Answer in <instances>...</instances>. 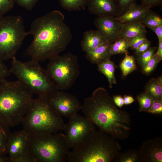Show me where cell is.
<instances>
[{"label": "cell", "instance_id": "8d00e7d4", "mask_svg": "<svg viewBox=\"0 0 162 162\" xmlns=\"http://www.w3.org/2000/svg\"><path fill=\"white\" fill-rule=\"evenodd\" d=\"M141 4L143 6L151 9L155 6L162 4V0H140Z\"/></svg>", "mask_w": 162, "mask_h": 162}, {"label": "cell", "instance_id": "83f0119b", "mask_svg": "<svg viewBox=\"0 0 162 162\" xmlns=\"http://www.w3.org/2000/svg\"><path fill=\"white\" fill-rule=\"evenodd\" d=\"M139 104L140 112H147L151 107L154 98L147 92H142L136 97Z\"/></svg>", "mask_w": 162, "mask_h": 162}, {"label": "cell", "instance_id": "f1b7e54d", "mask_svg": "<svg viewBox=\"0 0 162 162\" xmlns=\"http://www.w3.org/2000/svg\"><path fill=\"white\" fill-rule=\"evenodd\" d=\"M162 58L155 53L152 57L142 67V72L146 75H149L156 67Z\"/></svg>", "mask_w": 162, "mask_h": 162}, {"label": "cell", "instance_id": "603a6c76", "mask_svg": "<svg viewBox=\"0 0 162 162\" xmlns=\"http://www.w3.org/2000/svg\"><path fill=\"white\" fill-rule=\"evenodd\" d=\"M61 6L70 11L84 9L87 5L88 0H58Z\"/></svg>", "mask_w": 162, "mask_h": 162}, {"label": "cell", "instance_id": "52a82bcc", "mask_svg": "<svg viewBox=\"0 0 162 162\" xmlns=\"http://www.w3.org/2000/svg\"><path fill=\"white\" fill-rule=\"evenodd\" d=\"M70 147L64 134L31 136L29 151L36 162H65Z\"/></svg>", "mask_w": 162, "mask_h": 162}, {"label": "cell", "instance_id": "d6986e66", "mask_svg": "<svg viewBox=\"0 0 162 162\" xmlns=\"http://www.w3.org/2000/svg\"><path fill=\"white\" fill-rule=\"evenodd\" d=\"M111 44L106 42L93 50L86 52V58L92 64H97L110 59L112 55L110 51Z\"/></svg>", "mask_w": 162, "mask_h": 162}, {"label": "cell", "instance_id": "8992f818", "mask_svg": "<svg viewBox=\"0 0 162 162\" xmlns=\"http://www.w3.org/2000/svg\"><path fill=\"white\" fill-rule=\"evenodd\" d=\"M9 70L10 74L33 94L49 97L58 90L38 62L32 59L22 62L15 57L12 59Z\"/></svg>", "mask_w": 162, "mask_h": 162}, {"label": "cell", "instance_id": "e0dca14e", "mask_svg": "<svg viewBox=\"0 0 162 162\" xmlns=\"http://www.w3.org/2000/svg\"><path fill=\"white\" fill-rule=\"evenodd\" d=\"M146 33V26L139 20L125 23L122 24L118 38L130 40L137 36L145 35Z\"/></svg>", "mask_w": 162, "mask_h": 162}, {"label": "cell", "instance_id": "d4e9b609", "mask_svg": "<svg viewBox=\"0 0 162 162\" xmlns=\"http://www.w3.org/2000/svg\"><path fill=\"white\" fill-rule=\"evenodd\" d=\"M130 42L124 38H119L111 44L110 51L112 55L118 54L128 53Z\"/></svg>", "mask_w": 162, "mask_h": 162}, {"label": "cell", "instance_id": "f546056e", "mask_svg": "<svg viewBox=\"0 0 162 162\" xmlns=\"http://www.w3.org/2000/svg\"><path fill=\"white\" fill-rule=\"evenodd\" d=\"M157 47H150L145 52L137 55V60L142 67L144 66L152 57Z\"/></svg>", "mask_w": 162, "mask_h": 162}, {"label": "cell", "instance_id": "484cf974", "mask_svg": "<svg viewBox=\"0 0 162 162\" xmlns=\"http://www.w3.org/2000/svg\"><path fill=\"white\" fill-rule=\"evenodd\" d=\"M10 128L0 123V154H7L8 142L11 134Z\"/></svg>", "mask_w": 162, "mask_h": 162}, {"label": "cell", "instance_id": "b9f144b4", "mask_svg": "<svg viewBox=\"0 0 162 162\" xmlns=\"http://www.w3.org/2000/svg\"><path fill=\"white\" fill-rule=\"evenodd\" d=\"M155 53L162 58V40L158 41V46Z\"/></svg>", "mask_w": 162, "mask_h": 162}, {"label": "cell", "instance_id": "ee69618b", "mask_svg": "<svg viewBox=\"0 0 162 162\" xmlns=\"http://www.w3.org/2000/svg\"><path fill=\"white\" fill-rule=\"evenodd\" d=\"M156 79L160 83L162 84V78L161 76L158 77Z\"/></svg>", "mask_w": 162, "mask_h": 162}, {"label": "cell", "instance_id": "ac0fdd59", "mask_svg": "<svg viewBox=\"0 0 162 162\" xmlns=\"http://www.w3.org/2000/svg\"><path fill=\"white\" fill-rule=\"evenodd\" d=\"M149 9L140 4L132 5L123 14L115 17L122 24L140 21Z\"/></svg>", "mask_w": 162, "mask_h": 162}, {"label": "cell", "instance_id": "4fadbf2b", "mask_svg": "<svg viewBox=\"0 0 162 162\" xmlns=\"http://www.w3.org/2000/svg\"><path fill=\"white\" fill-rule=\"evenodd\" d=\"M97 31L111 44L119 38L122 24L111 16H97L94 21Z\"/></svg>", "mask_w": 162, "mask_h": 162}, {"label": "cell", "instance_id": "cb8c5ba5", "mask_svg": "<svg viewBox=\"0 0 162 162\" xmlns=\"http://www.w3.org/2000/svg\"><path fill=\"white\" fill-rule=\"evenodd\" d=\"M115 162H141L138 150L132 149L120 152L117 156Z\"/></svg>", "mask_w": 162, "mask_h": 162}, {"label": "cell", "instance_id": "836d02e7", "mask_svg": "<svg viewBox=\"0 0 162 162\" xmlns=\"http://www.w3.org/2000/svg\"><path fill=\"white\" fill-rule=\"evenodd\" d=\"M147 112L154 114L162 113V100L154 99L152 104Z\"/></svg>", "mask_w": 162, "mask_h": 162}, {"label": "cell", "instance_id": "74e56055", "mask_svg": "<svg viewBox=\"0 0 162 162\" xmlns=\"http://www.w3.org/2000/svg\"><path fill=\"white\" fill-rule=\"evenodd\" d=\"M151 43V42L148 40L144 42L135 50V54L137 56L145 52L150 47Z\"/></svg>", "mask_w": 162, "mask_h": 162}, {"label": "cell", "instance_id": "2e32d148", "mask_svg": "<svg viewBox=\"0 0 162 162\" xmlns=\"http://www.w3.org/2000/svg\"><path fill=\"white\" fill-rule=\"evenodd\" d=\"M106 42L105 39L97 30H90L84 33L81 46L82 51L87 52Z\"/></svg>", "mask_w": 162, "mask_h": 162}, {"label": "cell", "instance_id": "9a60e30c", "mask_svg": "<svg viewBox=\"0 0 162 162\" xmlns=\"http://www.w3.org/2000/svg\"><path fill=\"white\" fill-rule=\"evenodd\" d=\"M88 9L97 16H118L116 0H88Z\"/></svg>", "mask_w": 162, "mask_h": 162}, {"label": "cell", "instance_id": "ab89813d", "mask_svg": "<svg viewBox=\"0 0 162 162\" xmlns=\"http://www.w3.org/2000/svg\"><path fill=\"white\" fill-rule=\"evenodd\" d=\"M112 98L117 106L121 108L124 104L123 97L121 95L114 96Z\"/></svg>", "mask_w": 162, "mask_h": 162}, {"label": "cell", "instance_id": "7bdbcfd3", "mask_svg": "<svg viewBox=\"0 0 162 162\" xmlns=\"http://www.w3.org/2000/svg\"><path fill=\"white\" fill-rule=\"evenodd\" d=\"M0 162H8V157L6 155L0 154Z\"/></svg>", "mask_w": 162, "mask_h": 162}, {"label": "cell", "instance_id": "6da1fadb", "mask_svg": "<svg viewBox=\"0 0 162 162\" xmlns=\"http://www.w3.org/2000/svg\"><path fill=\"white\" fill-rule=\"evenodd\" d=\"M60 11L54 10L34 20L28 34L33 40L27 49L31 59L39 62L50 59L64 51L72 39V34Z\"/></svg>", "mask_w": 162, "mask_h": 162}, {"label": "cell", "instance_id": "44dd1931", "mask_svg": "<svg viewBox=\"0 0 162 162\" xmlns=\"http://www.w3.org/2000/svg\"><path fill=\"white\" fill-rule=\"evenodd\" d=\"M145 89L154 99L162 100V84L156 79H150L146 84Z\"/></svg>", "mask_w": 162, "mask_h": 162}, {"label": "cell", "instance_id": "1f68e13d", "mask_svg": "<svg viewBox=\"0 0 162 162\" xmlns=\"http://www.w3.org/2000/svg\"><path fill=\"white\" fill-rule=\"evenodd\" d=\"M16 2V0H0V16L11 10Z\"/></svg>", "mask_w": 162, "mask_h": 162}, {"label": "cell", "instance_id": "7a4b0ae2", "mask_svg": "<svg viewBox=\"0 0 162 162\" xmlns=\"http://www.w3.org/2000/svg\"><path fill=\"white\" fill-rule=\"evenodd\" d=\"M85 116L100 130L116 139L125 140L131 131V119L126 111L118 109L108 91L103 87L95 89L85 98L82 105Z\"/></svg>", "mask_w": 162, "mask_h": 162}, {"label": "cell", "instance_id": "ba28073f", "mask_svg": "<svg viewBox=\"0 0 162 162\" xmlns=\"http://www.w3.org/2000/svg\"><path fill=\"white\" fill-rule=\"evenodd\" d=\"M28 35L21 16H0V60L3 61L15 57Z\"/></svg>", "mask_w": 162, "mask_h": 162}, {"label": "cell", "instance_id": "5bb4252c", "mask_svg": "<svg viewBox=\"0 0 162 162\" xmlns=\"http://www.w3.org/2000/svg\"><path fill=\"white\" fill-rule=\"evenodd\" d=\"M138 151L141 162H162V137H157L143 142Z\"/></svg>", "mask_w": 162, "mask_h": 162}, {"label": "cell", "instance_id": "e575fe53", "mask_svg": "<svg viewBox=\"0 0 162 162\" xmlns=\"http://www.w3.org/2000/svg\"><path fill=\"white\" fill-rule=\"evenodd\" d=\"M38 1V0H16L18 4L29 10L33 8Z\"/></svg>", "mask_w": 162, "mask_h": 162}, {"label": "cell", "instance_id": "8fae6325", "mask_svg": "<svg viewBox=\"0 0 162 162\" xmlns=\"http://www.w3.org/2000/svg\"><path fill=\"white\" fill-rule=\"evenodd\" d=\"M30 138L23 129L11 133L7 146L8 162H35L29 151Z\"/></svg>", "mask_w": 162, "mask_h": 162}, {"label": "cell", "instance_id": "60d3db41", "mask_svg": "<svg viewBox=\"0 0 162 162\" xmlns=\"http://www.w3.org/2000/svg\"><path fill=\"white\" fill-rule=\"evenodd\" d=\"M123 98L124 104L126 105L130 104L136 100L131 96L124 95Z\"/></svg>", "mask_w": 162, "mask_h": 162}, {"label": "cell", "instance_id": "9c48e42d", "mask_svg": "<svg viewBox=\"0 0 162 162\" xmlns=\"http://www.w3.org/2000/svg\"><path fill=\"white\" fill-rule=\"evenodd\" d=\"M50 60L46 70L58 90L63 91L70 87L80 73L77 57L68 52Z\"/></svg>", "mask_w": 162, "mask_h": 162}, {"label": "cell", "instance_id": "f35d334b", "mask_svg": "<svg viewBox=\"0 0 162 162\" xmlns=\"http://www.w3.org/2000/svg\"><path fill=\"white\" fill-rule=\"evenodd\" d=\"M157 35L158 41L162 40V25L157 26L149 28Z\"/></svg>", "mask_w": 162, "mask_h": 162}, {"label": "cell", "instance_id": "ffe728a7", "mask_svg": "<svg viewBox=\"0 0 162 162\" xmlns=\"http://www.w3.org/2000/svg\"><path fill=\"white\" fill-rule=\"evenodd\" d=\"M97 65L98 70L106 76L109 83V87L112 88L113 85L116 84V82L115 75V64L109 59Z\"/></svg>", "mask_w": 162, "mask_h": 162}, {"label": "cell", "instance_id": "30bf717a", "mask_svg": "<svg viewBox=\"0 0 162 162\" xmlns=\"http://www.w3.org/2000/svg\"><path fill=\"white\" fill-rule=\"evenodd\" d=\"M64 130L70 148L76 149L81 146L96 130V127L86 117L77 113L69 118Z\"/></svg>", "mask_w": 162, "mask_h": 162}, {"label": "cell", "instance_id": "277c9868", "mask_svg": "<svg viewBox=\"0 0 162 162\" xmlns=\"http://www.w3.org/2000/svg\"><path fill=\"white\" fill-rule=\"evenodd\" d=\"M30 136L54 134L64 130L65 124L51 106L47 96L34 98L21 122Z\"/></svg>", "mask_w": 162, "mask_h": 162}, {"label": "cell", "instance_id": "d6a6232c", "mask_svg": "<svg viewBox=\"0 0 162 162\" xmlns=\"http://www.w3.org/2000/svg\"><path fill=\"white\" fill-rule=\"evenodd\" d=\"M147 40L145 35L137 36L129 40L130 47L134 50H136L144 42Z\"/></svg>", "mask_w": 162, "mask_h": 162}, {"label": "cell", "instance_id": "7402d4cb", "mask_svg": "<svg viewBox=\"0 0 162 162\" xmlns=\"http://www.w3.org/2000/svg\"><path fill=\"white\" fill-rule=\"evenodd\" d=\"M146 27L148 28L162 25L161 16L155 12L149 9L140 20Z\"/></svg>", "mask_w": 162, "mask_h": 162}, {"label": "cell", "instance_id": "4dcf8cb0", "mask_svg": "<svg viewBox=\"0 0 162 162\" xmlns=\"http://www.w3.org/2000/svg\"><path fill=\"white\" fill-rule=\"evenodd\" d=\"M137 1V0H116L118 11V16L124 13L132 5L136 3Z\"/></svg>", "mask_w": 162, "mask_h": 162}, {"label": "cell", "instance_id": "d590c367", "mask_svg": "<svg viewBox=\"0 0 162 162\" xmlns=\"http://www.w3.org/2000/svg\"><path fill=\"white\" fill-rule=\"evenodd\" d=\"M10 73L3 61L0 60V82L9 76Z\"/></svg>", "mask_w": 162, "mask_h": 162}, {"label": "cell", "instance_id": "3957f363", "mask_svg": "<svg viewBox=\"0 0 162 162\" xmlns=\"http://www.w3.org/2000/svg\"><path fill=\"white\" fill-rule=\"evenodd\" d=\"M33 94L17 80L0 82V123L9 127L20 123L33 99Z\"/></svg>", "mask_w": 162, "mask_h": 162}, {"label": "cell", "instance_id": "7c38bea8", "mask_svg": "<svg viewBox=\"0 0 162 162\" xmlns=\"http://www.w3.org/2000/svg\"><path fill=\"white\" fill-rule=\"evenodd\" d=\"M48 97L51 106L62 117L69 118L82 109L76 97L63 91L58 90Z\"/></svg>", "mask_w": 162, "mask_h": 162}, {"label": "cell", "instance_id": "4316f807", "mask_svg": "<svg viewBox=\"0 0 162 162\" xmlns=\"http://www.w3.org/2000/svg\"><path fill=\"white\" fill-rule=\"evenodd\" d=\"M120 67L123 76H125L136 69L134 58L125 54L124 58L121 63Z\"/></svg>", "mask_w": 162, "mask_h": 162}, {"label": "cell", "instance_id": "5b68a950", "mask_svg": "<svg viewBox=\"0 0 162 162\" xmlns=\"http://www.w3.org/2000/svg\"><path fill=\"white\" fill-rule=\"evenodd\" d=\"M116 139L100 130L80 147L69 152L68 162H113L122 150Z\"/></svg>", "mask_w": 162, "mask_h": 162}]
</instances>
